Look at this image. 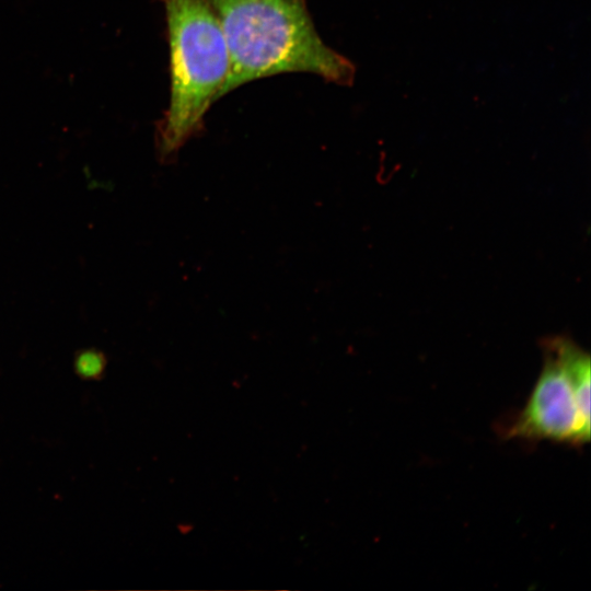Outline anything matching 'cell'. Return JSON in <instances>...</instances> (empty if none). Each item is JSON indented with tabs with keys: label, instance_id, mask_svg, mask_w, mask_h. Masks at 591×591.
Returning <instances> with one entry per match:
<instances>
[{
	"label": "cell",
	"instance_id": "obj_3",
	"mask_svg": "<svg viewBox=\"0 0 591 591\" xmlns=\"http://www.w3.org/2000/svg\"><path fill=\"white\" fill-rule=\"evenodd\" d=\"M544 364L522 409L498 425L505 439L582 447L590 441V357L565 337L543 345Z\"/></svg>",
	"mask_w": 591,
	"mask_h": 591
},
{
	"label": "cell",
	"instance_id": "obj_1",
	"mask_svg": "<svg viewBox=\"0 0 591 591\" xmlns=\"http://www.w3.org/2000/svg\"><path fill=\"white\" fill-rule=\"evenodd\" d=\"M220 21L230 68L221 97L257 79L308 72L351 85L356 66L318 35L306 0H209Z\"/></svg>",
	"mask_w": 591,
	"mask_h": 591
},
{
	"label": "cell",
	"instance_id": "obj_2",
	"mask_svg": "<svg viewBox=\"0 0 591 591\" xmlns=\"http://www.w3.org/2000/svg\"><path fill=\"white\" fill-rule=\"evenodd\" d=\"M170 48V103L158 127L162 160L171 161L204 126L221 99L230 58L224 34L209 0H159Z\"/></svg>",
	"mask_w": 591,
	"mask_h": 591
}]
</instances>
